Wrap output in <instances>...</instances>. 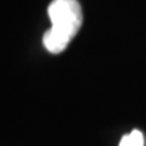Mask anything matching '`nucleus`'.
Masks as SVG:
<instances>
[{
    "mask_svg": "<svg viewBox=\"0 0 146 146\" xmlns=\"http://www.w3.org/2000/svg\"><path fill=\"white\" fill-rule=\"evenodd\" d=\"M143 134L139 130H133L120 139L119 146H143Z\"/></svg>",
    "mask_w": 146,
    "mask_h": 146,
    "instance_id": "obj_2",
    "label": "nucleus"
},
{
    "mask_svg": "<svg viewBox=\"0 0 146 146\" xmlns=\"http://www.w3.org/2000/svg\"><path fill=\"white\" fill-rule=\"evenodd\" d=\"M52 27L43 34L42 42L47 52L60 54L68 47L83 23V11L77 0H53L47 7Z\"/></svg>",
    "mask_w": 146,
    "mask_h": 146,
    "instance_id": "obj_1",
    "label": "nucleus"
}]
</instances>
